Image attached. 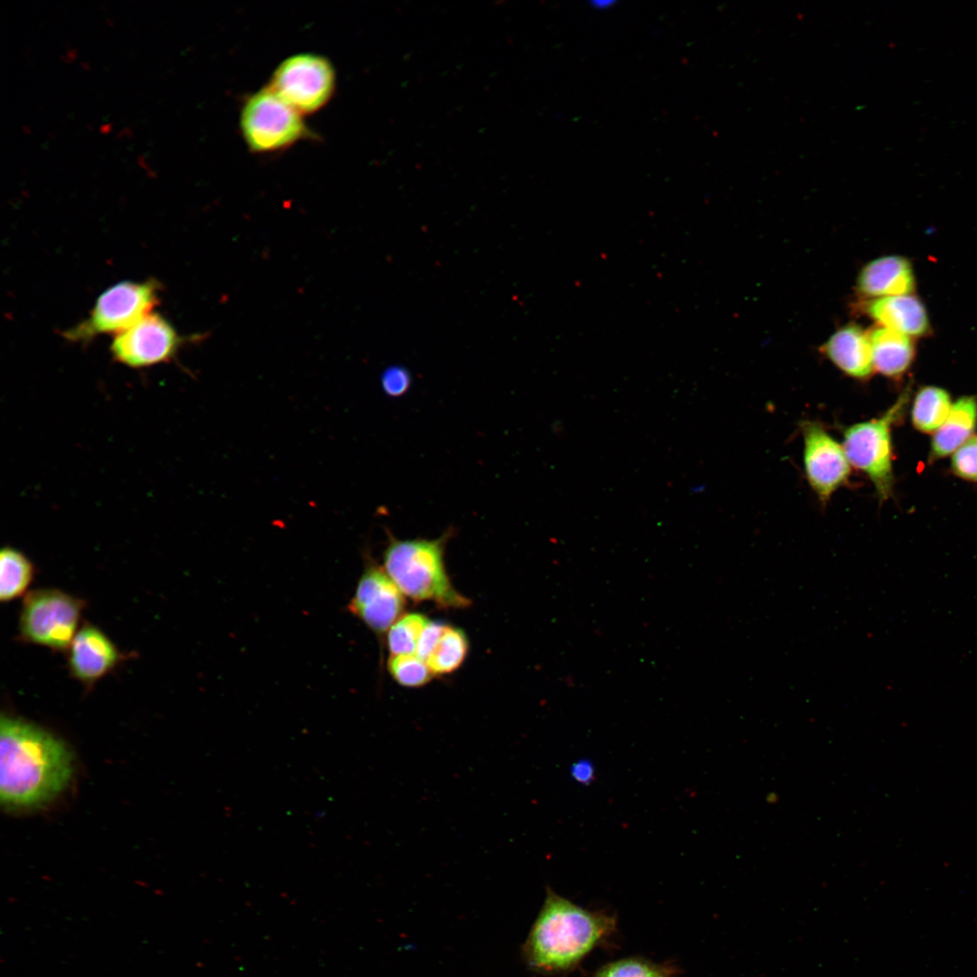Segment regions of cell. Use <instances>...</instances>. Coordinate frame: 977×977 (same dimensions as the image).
Masks as SVG:
<instances>
[{"label": "cell", "mask_w": 977, "mask_h": 977, "mask_svg": "<svg viewBox=\"0 0 977 977\" xmlns=\"http://www.w3.org/2000/svg\"><path fill=\"white\" fill-rule=\"evenodd\" d=\"M73 773L72 754L52 733L24 718L2 715L0 799L7 810L41 807L60 795Z\"/></svg>", "instance_id": "1"}, {"label": "cell", "mask_w": 977, "mask_h": 977, "mask_svg": "<svg viewBox=\"0 0 977 977\" xmlns=\"http://www.w3.org/2000/svg\"><path fill=\"white\" fill-rule=\"evenodd\" d=\"M616 929L613 914L583 908L548 887L522 945V958L536 973L563 976L606 944Z\"/></svg>", "instance_id": "2"}, {"label": "cell", "mask_w": 977, "mask_h": 977, "mask_svg": "<svg viewBox=\"0 0 977 977\" xmlns=\"http://www.w3.org/2000/svg\"><path fill=\"white\" fill-rule=\"evenodd\" d=\"M450 532L436 539L389 537L384 570L403 594L414 601H432L444 608H464L468 598L451 584L444 564Z\"/></svg>", "instance_id": "3"}, {"label": "cell", "mask_w": 977, "mask_h": 977, "mask_svg": "<svg viewBox=\"0 0 977 977\" xmlns=\"http://www.w3.org/2000/svg\"><path fill=\"white\" fill-rule=\"evenodd\" d=\"M909 397V390H905L881 416L854 423L843 432L842 445L849 463L868 477L881 501L888 499L893 491L891 432Z\"/></svg>", "instance_id": "4"}, {"label": "cell", "mask_w": 977, "mask_h": 977, "mask_svg": "<svg viewBox=\"0 0 977 977\" xmlns=\"http://www.w3.org/2000/svg\"><path fill=\"white\" fill-rule=\"evenodd\" d=\"M85 607L84 600L60 589L30 591L22 602L17 637L24 643L67 651L81 628Z\"/></svg>", "instance_id": "5"}, {"label": "cell", "mask_w": 977, "mask_h": 977, "mask_svg": "<svg viewBox=\"0 0 977 977\" xmlns=\"http://www.w3.org/2000/svg\"><path fill=\"white\" fill-rule=\"evenodd\" d=\"M159 284L153 280L121 281L97 299L89 317L66 330L64 337L88 342L101 334H119L151 313L158 303Z\"/></svg>", "instance_id": "6"}, {"label": "cell", "mask_w": 977, "mask_h": 977, "mask_svg": "<svg viewBox=\"0 0 977 977\" xmlns=\"http://www.w3.org/2000/svg\"><path fill=\"white\" fill-rule=\"evenodd\" d=\"M240 126L247 146L258 153L289 147L308 134L302 114L270 87L248 98Z\"/></svg>", "instance_id": "7"}, {"label": "cell", "mask_w": 977, "mask_h": 977, "mask_svg": "<svg viewBox=\"0 0 977 977\" xmlns=\"http://www.w3.org/2000/svg\"><path fill=\"white\" fill-rule=\"evenodd\" d=\"M336 82L331 62L318 54L298 53L275 70L270 88L301 114L312 113L330 100Z\"/></svg>", "instance_id": "8"}, {"label": "cell", "mask_w": 977, "mask_h": 977, "mask_svg": "<svg viewBox=\"0 0 977 977\" xmlns=\"http://www.w3.org/2000/svg\"><path fill=\"white\" fill-rule=\"evenodd\" d=\"M183 341L167 319L158 313H149L115 335L110 353L118 363L144 368L171 361Z\"/></svg>", "instance_id": "9"}, {"label": "cell", "mask_w": 977, "mask_h": 977, "mask_svg": "<svg viewBox=\"0 0 977 977\" xmlns=\"http://www.w3.org/2000/svg\"><path fill=\"white\" fill-rule=\"evenodd\" d=\"M803 465L806 479L822 504L845 485L850 463L843 448L820 424L806 421L802 424Z\"/></svg>", "instance_id": "10"}, {"label": "cell", "mask_w": 977, "mask_h": 977, "mask_svg": "<svg viewBox=\"0 0 977 977\" xmlns=\"http://www.w3.org/2000/svg\"><path fill=\"white\" fill-rule=\"evenodd\" d=\"M348 609L370 630L383 634L401 617L404 599L384 570L370 564L358 581Z\"/></svg>", "instance_id": "11"}, {"label": "cell", "mask_w": 977, "mask_h": 977, "mask_svg": "<svg viewBox=\"0 0 977 977\" xmlns=\"http://www.w3.org/2000/svg\"><path fill=\"white\" fill-rule=\"evenodd\" d=\"M124 659L111 639L89 622L79 629L67 650L70 674L88 688L115 670Z\"/></svg>", "instance_id": "12"}, {"label": "cell", "mask_w": 977, "mask_h": 977, "mask_svg": "<svg viewBox=\"0 0 977 977\" xmlns=\"http://www.w3.org/2000/svg\"><path fill=\"white\" fill-rule=\"evenodd\" d=\"M858 311L887 327L912 338L926 336L930 322L924 303L914 294L858 299Z\"/></svg>", "instance_id": "13"}, {"label": "cell", "mask_w": 977, "mask_h": 977, "mask_svg": "<svg viewBox=\"0 0 977 977\" xmlns=\"http://www.w3.org/2000/svg\"><path fill=\"white\" fill-rule=\"evenodd\" d=\"M915 277L912 263L904 256L886 255L865 264L856 279L859 299L913 294Z\"/></svg>", "instance_id": "14"}, {"label": "cell", "mask_w": 977, "mask_h": 977, "mask_svg": "<svg viewBox=\"0 0 977 977\" xmlns=\"http://www.w3.org/2000/svg\"><path fill=\"white\" fill-rule=\"evenodd\" d=\"M820 351L847 376L868 380L874 372L868 331L855 323L838 328L820 346Z\"/></svg>", "instance_id": "15"}, {"label": "cell", "mask_w": 977, "mask_h": 977, "mask_svg": "<svg viewBox=\"0 0 977 977\" xmlns=\"http://www.w3.org/2000/svg\"><path fill=\"white\" fill-rule=\"evenodd\" d=\"M868 334L874 371L892 379L904 375L915 356L913 338L880 326L870 328Z\"/></svg>", "instance_id": "16"}, {"label": "cell", "mask_w": 977, "mask_h": 977, "mask_svg": "<svg viewBox=\"0 0 977 977\" xmlns=\"http://www.w3.org/2000/svg\"><path fill=\"white\" fill-rule=\"evenodd\" d=\"M977 425V398L963 396L958 399L951 412L934 432L931 443L930 460H935L953 454L973 436Z\"/></svg>", "instance_id": "17"}, {"label": "cell", "mask_w": 977, "mask_h": 977, "mask_svg": "<svg viewBox=\"0 0 977 977\" xmlns=\"http://www.w3.org/2000/svg\"><path fill=\"white\" fill-rule=\"evenodd\" d=\"M35 575V566L22 551L5 545L0 553V601L9 602L24 594Z\"/></svg>", "instance_id": "18"}, {"label": "cell", "mask_w": 977, "mask_h": 977, "mask_svg": "<svg viewBox=\"0 0 977 977\" xmlns=\"http://www.w3.org/2000/svg\"><path fill=\"white\" fill-rule=\"evenodd\" d=\"M953 403L943 388L928 385L915 396L911 411L912 423L925 433L935 432L948 417Z\"/></svg>", "instance_id": "19"}, {"label": "cell", "mask_w": 977, "mask_h": 977, "mask_svg": "<svg viewBox=\"0 0 977 977\" xmlns=\"http://www.w3.org/2000/svg\"><path fill=\"white\" fill-rule=\"evenodd\" d=\"M468 650L465 632L446 624L425 662L432 674L451 673L462 664Z\"/></svg>", "instance_id": "20"}, {"label": "cell", "mask_w": 977, "mask_h": 977, "mask_svg": "<svg viewBox=\"0 0 977 977\" xmlns=\"http://www.w3.org/2000/svg\"><path fill=\"white\" fill-rule=\"evenodd\" d=\"M672 963H657L642 956H628L602 965L591 977H678Z\"/></svg>", "instance_id": "21"}, {"label": "cell", "mask_w": 977, "mask_h": 977, "mask_svg": "<svg viewBox=\"0 0 977 977\" xmlns=\"http://www.w3.org/2000/svg\"><path fill=\"white\" fill-rule=\"evenodd\" d=\"M430 621L421 613L401 616L387 631L391 656L416 654L420 636Z\"/></svg>", "instance_id": "22"}, {"label": "cell", "mask_w": 977, "mask_h": 977, "mask_svg": "<svg viewBox=\"0 0 977 977\" xmlns=\"http://www.w3.org/2000/svg\"><path fill=\"white\" fill-rule=\"evenodd\" d=\"M388 670L398 684L407 688L422 687L427 684L433 675L426 662L416 654L391 656Z\"/></svg>", "instance_id": "23"}, {"label": "cell", "mask_w": 977, "mask_h": 977, "mask_svg": "<svg viewBox=\"0 0 977 977\" xmlns=\"http://www.w3.org/2000/svg\"><path fill=\"white\" fill-rule=\"evenodd\" d=\"M951 467L959 478L977 482V436H972L953 453Z\"/></svg>", "instance_id": "24"}, {"label": "cell", "mask_w": 977, "mask_h": 977, "mask_svg": "<svg viewBox=\"0 0 977 977\" xmlns=\"http://www.w3.org/2000/svg\"><path fill=\"white\" fill-rule=\"evenodd\" d=\"M412 376L410 372L400 365H393L386 368L381 376V385L384 394L396 398L403 395L411 387Z\"/></svg>", "instance_id": "25"}, {"label": "cell", "mask_w": 977, "mask_h": 977, "mask_svg": "<svg viewBox=\"0 0 977 977\" xmlns=\"http://www.w3.org/2000/svg\"><path fill=\"white\" fill-rule=\"evenodd\" d=\"M446 624L429 621L423 629L416 650V655L424 661L428 658Z\"/></svg>", "instance_id": "26"}, {"label": "cell", "mask_w": 977, "mask_h": 977, "mask_svg": "<svg viewBox=\"0 0 977 977\" xmlns=\"http://www.w3.org/2000/svg\"><path fill=\"white\" fill-rule=\"evenodd\" d=\"M571 773L578 783L588 784L593 780L594 768L591 762L580 760L573 764Z\"/></svg>", "instance_id": "27"}, {"label": "cell", "mask_w": 977, "mask_h": 977, "mask_svg": "<svg viewBox=\"0 0 977 977\" xmlns=\"http://www.w3.org/2000/svg\"><path fill=\"white\" fill-rule=\"evenodd\" d=\"M616 4L617 2L612 0H594L590 2L591 7L599 11L612 8Z\"/></svg>", "instance_id": "28"}, {"label": "cell", "mask_w": 977, "mask_h": 977, "mask_svg": "<svg viewBox=\"0 0 977 977\" xmlns=\"http://www.w3.org/2000/svg\"><path fill=\"white\" fill-rule=\"evenodd\" d=\"M77 55V50L74 48H67L64 54H61L60 58L65 62H71Z\"/></svg>", "instance_id": "29"}, {"label": "cell", "mask_w": 977, "mask_h": 977, "mask_svg": "<svg viewBox=\"0 0 977 977\" xmlns=\"http://www.w3.org/2000/svg\"><path fill=\"white\" fill-rule=\"evenodd\" d=\"M131 136H132V130H131V128H130L129 127H125V128H122V129H121V130H120V131H119V133L117 134V138H122V137L131 138Z\"/></svg>", "instance_id": "30"}, {"label": "cell", "mask_w": 977, "mask_h": 977, "mask_svg": "<svg viewBox=\"0 0 977 977\" xmlns=\"http://www.w3.org/2000/svg\"><path fill=\"white\" fill-rule=\"evenodd\" d=\"M137 161H138V165H139V166H141L142 168L146 169V171H147V170L151 169V168L149 167V166H148V165L147 164V162H146V159H145V157H144V156H143V155H138V157H137Z\"/></svg>", "instance_id": "31"}, {"label": "cell", "mask_w": 977, "mask_h": 977, "mask_svg": "<svg viewBox=\"0 0 977 977\" xmlns=\"http://www.w3.org/2000/svg\"><path fill=\"white\" fill-rule=\"evenodd\" d=\"M99 130L101 134H107L111 130V124L104 123L100 127Z\"/></svg>", "instance_id": "32"}, {"label": "cell", "mask_w": 977, "mask_h": 977, "mask_svg": "<svg viewBox=\"0 0 977 977\" xmlns=\"http://www.w3.org/2000/svg\"><path fill=\"white\" fill-rule=\"evenodd\" d=\"M146 174L149 177H156V175H157L156 172L154 170H152V169H149V170L146 171Z\"/></svg>", "instance_id": "33"}, {"label": "cell", "mask_w": 977, "mask_h": 977, "mask_svg": "<svg viewBox=\"0 0 977 977\" xmlns=\"http://www.w3.org/2000/svg\"><path fill=\"white\" fill-rule=\"evenodd\" d=\"M81 65L82 68H84L86 70L89 69V63L87 62H81Z\"/></svg>", "instance_id": "34"}, {"label": "cell", "mask_w": 977, "mask_h": 977, "mask_svg": "<svg viewBox=\"0 0 977 977\" xmlns=\"http://www.w3.org/2000/svg\"><path fill=\"white\" fill-rule=\"evenodd\" d=\"M22 129H23V130H24V131L25 133H29V132H30V128H29V127H28V126H26V125H23V126H22Z\"/></svg>", "instance_id": "35"}, {"label": "cell", "mask_w": 977, "mask_h": 977, "mask_svg": "<svg viewBox=\"0 0 977 977\" xmlns=\"http://www.w3.org/2000/svg\"><path fill=\"white\" fill-rule=\"evenodd\" d=\"M105 22L107 24L112 25V20L110 18H106Z\"/></svg>", "instance_id": "36"}, {"label": "cell", "mask_w": 977, "mask_h": 977, "mask_svg": "<svg viewBox=\"0 0 977 977\" xmlns=\"http://www.w3.org/2000/svg\"><path fill=\"white\" fill-rule=\"evenodd\" d=\"M47 135H48L49 137H51V138H52V137H53V136H52V133H50V132H48V133H47Z\"/></svg>", "instance_id": "37"}]
</instances>
